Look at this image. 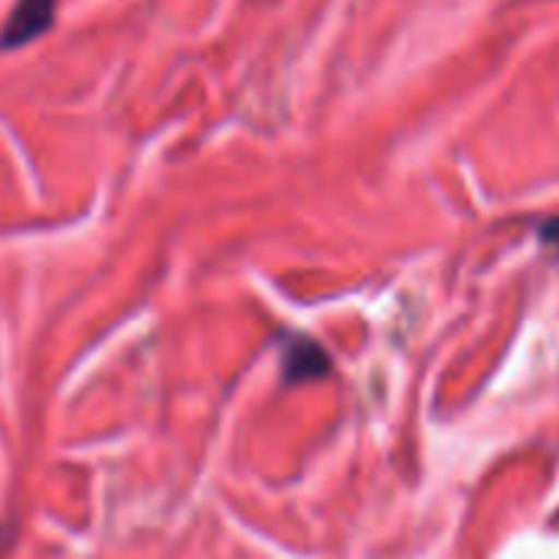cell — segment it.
<instances>
[{
  "instance_id": "obj_1",
  "label": "cell",
  "mask_w": 559,
  "mask_h": 559,
  "mask_svg": "<svg viewBox=\"0 0 559 559\" xmlns=\"http://www.w3.org/2000/svg\"><path fill=\"white\" fill-rule=\"evenodd\" d=\"M56 3L59 0H16L0 26V52L23 49L46 36L56 23Z\"/></svg>"
},
{
  "instance_id": "obj_2",
  "label": "cell",
  "mask_w": 559,
  "mask_h": 559,
  "mask_svg": "<svg viewBox=\"0 0 559 559\" xmlns=\"http://www.w3.org/2000/svg\"><path fill=\"white\" fill-rule=\"evenodd\" d=\"M282 367H285V380H288V383H298V380H318V377H324L328 367H331V360L324 357V350H321L314 341H308V337H292V341L285 344V360H282Z\"/></svg>"
},
{
  "instance_id": "obj_3",
  "label": "cell",
  "mask_w": 559,
  "mask_h": 559,
  "mask_svg": "<svg viewBox=\"0 0 559 559\" xmlns=\"http://www.w3.org/2000/svg\"><path fill=\"white\" fill-rule=\"evenodd\" d=\"M540 236L547 239V242H554V246H559V216L557 219H550L544 229H540Z\"/></svg>"
}]
</instances>
